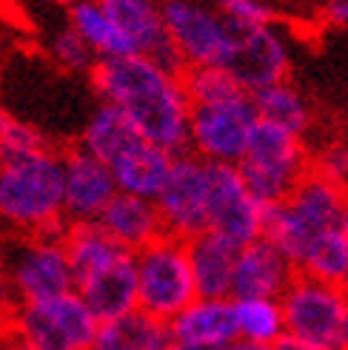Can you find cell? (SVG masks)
<instances>
[{
    "mask_svg": "<svg viewBox=\"0 0 348 350\" xmlns=\"http://www.w3.org/2000/svg\"><path fill=\"white\" fill-rule=\"evenodd\" d=\"M308 168L325 180L348 188V143H332L320 148L314 160L308 163Z\"/></svg>",
    "mask_w": 348,
    "mask_h": 350,
    "instance_id": "33",
    "label": "cell"
},
{
    "mask_svg": "<svg viewBox=\"0 0 348 350\" xmlns=\"http://www.w3.org/2000/svg\"><path fill=\"white\" fill-rule=\"evenodd\" d=\"M237 336L260 345H271L286 334L280 299H232Z\"/></svg>",
    "mask_w": 348,
    "mask_h": 350,
    "instance_id": "28",
    "label": "cell"
},
{
    "mask_svg": "<svg viewBox=\"0 0 348 350\" xmlns=\"http://www.w3.org/2000/svg\"><path fill=\"white\" fill-rule=\"evenodd\" d=\"M169 327H171L174 342L223 347L232 339H237L234 302L232 299H203V296H197L177 317L169 319Z\"/></svg>",
    "mask_w": 348,
    "mask_h": 350,
    "instance_id": "20",
    "label": "cell"
},
{
    "mask_svg": "<svg viewBox=\"0 0 348 350\" xmlns=\"http://www.w3.org/2000/svg\"><path fill=\"white\" fill-rule=\"evenodd\" d=\"M297 273L320 279V282L328 285L348 288V242L340 231V225L311 239L297 265Z\"/></svg>",
    "mask_w": 348,
    "mask_h": 350,
    "instance_id": "26",
    "label": "cell"
},
{
    "mask_svg": "<svg viewBox=\"0 0 348 350\" xmlns=\"http://www.w3.org/2000/svg\"><path fill=\"white\" fill-rule=\"evenodd\" d=\"M328 14H332L334 23L348 29V0H332V3H328Z\"/></svg>",
    "mask_w": 348,
    "mask_h": 350,
    "instance_id": "36",
    "label": "cell"
},
{
    "mask_svg": "<svg viewBox=\"0 0 348 350\" xmlns=\"http://www.w3.org/2000/svg\"><path fill=\"white\" fill-rule=\"evenodd\" d=\"M3 350H29V347H26V345H23L21 339H17V342H12V345H6Z\"/></svg>",
    "mask_w": 348,
    "mask_h": 350,
    "instance_id": "42",
    "label": "cell"
},
{
    "mask_svg": "<svg viewBox=\"0 0 348 350\" xmlns=\"http://www.w3.org/2000/svg\"><path fill=\"white\" fill-rule=\"evenodd\" d=\"M77 296L95 313L97 322H109L114 317L137 308V273H134V254H123L106 268L95 271L92 276L80 279L75 285Z\"/></svg>",
    "mask_w": 348,
    "mask_h": 350,
    "instance_id": "16",
    "label": "cell"
},
{
    "mask_svg": "<svg viewBox=\"0 0 348 350\" xmlns=\"http://www.w3.org/2000/svg\"><path fill=\"white\" fill-rule=\"evenodd\" d=\"M51 3H69V0H51Z\"/></svg>",
    "mask_w": 348,
    "mask_h": 350,
    "instance_id": "44",
    "label": "cell"
},
{
    "mask_svg": "<svg viewBox=\"0 0 348 350\" xmlns=\"http://www.w3.org/2000/svg\"><path fill=\"white\" fill-rule=\"evenodd\" d=\"M137 273V308L158 319H174L177 313L197 299L195 276L188 265L186 239L158 237L134 254Z\"/></svg>",
    "mask_w": 348,
    "mask_h": 350,
    "instance_id": "5",
    "label": "cell"
},
{
    "mask_svg": "<svg viewBox=\"0 0 348 350\" xmlns=\"http://www.w3.org/2000/svg\"><path fill=\"white\" fill-rule=\"evenodd\" d=\"M69 26L89 43V49L95 51L97 60L137 55L129 34L112 21L109 12L103 9L97 0H75L72 9H69Z\"/></svg>",
    "mask_w": 348,
    "mask_h": 350,
    "instance_id": "22",
    "label": "cell"
},
{
    "mask_svg": "<svg viewBox=\"0 0 348 350\" xmlns=\"http://www.w3.org/2000/svg\"><path fill=\"white\" fill-rule=\"evenodd\" d=\"M294 276H297V268L266 237H257L240 245L232 299H280Z\"/></svg>",
    "mask_w": 348,
    "mask_h": 350,
    "instance_id": "15",
    "label": "cell"
},
{
    "mask_svg": "<svg viewBox=\"0 0 348 350\" xmlns=\"http://www.w3.org/2000/svg\"><path fill=\"white\" fill-rule=\"evenodd\" d=\"M14 120H17V117H12V111L3 106V103H0V137H3V134L9 131V126H12Z\"/></svg>",
    "mask_w": 348,
    "mask_h": 350,
    "instance_id": "39",
    "label": "cell"
},
{
    "mask_svg": "<svg viewBox=\"0 0 348 350\" xmlns=\"http://www.w3.org/2000/svg\"><path fill=\"white\" fill-rule=\"evenodd\" d=\"M263 208L243 183L237 165L208 163V219L206 231H214L234 245L263 237Z\"/></svg>",
    "mask_w": 348,
    "mask_h": 350,
    "instance_id": "11",
    "label": "cell"
},
{
    "mask_svg": "<svg viewBox=\"0 0 348 350\" xmlns=\"http://www.w3.org/2000/svg\"><path fill=\"white\" fill-rule=\"evenodd\" d=\"M171 342V327L166 319L134 308L123 317L100 322L89 350H169Z\"/></svg>",
    "mask_w": 348,
    "mask_h": 350,
    "instance_id": "21",
    "label": "cell"
},
{
    "mask_svg": "<svg viewBox=\"0 0 348 350\" xmlns=\"http://www.w3.org/2000/svg\"><path fill=\"white\" fill-rule=\"evenodd\" d=\"M288 66H291V49L271 23L234 26V46L225 68L243 85V92L251 94L257 89L286 80Z\"/></svg>",
    "mask_w": 348,
    "mask_h": 350,
    "instance_id": "12",
    "label": "cell"
},
{
    "mask_svg": "<svg viewBox=\"0 0 348 350\" xmlns=\"http://www.w3.org/2000/svg\"><path fill=\"white\" fill-rule=\"evenodd\" d=\"M14 330L29 350H83L49 317L40 302H21L14 310Z\"/></svg>",
    "mask_w": 348,
    "mask_h": 350,
    "instance_id": "27",
    "label": "cell"
},
{
    "mask_svg": "<svg viewBox=\"0 0 348 350\" xmlns=\"http://www.w3.org/2000/svg\"><path fill=\"white\" fill-rule=\"evenodd\" d=\"M51 57H55L66 72H92L97 57L80 34L72 26H63L51 38Z\"/></svg>",
    "mask_w": 348,
    "mask_h": 350,
    "instance_id": "31",
    "label": "cell"
},
{
    "mask_svg": "<svg viewBox=\"0 0 348 350\" xmlns=\"http://www.w3.org/2000/svg\"><path fill=\"white\" fill-rule=\"evenodd\" d=\"M180 80L191 106H212V103H225L249 94L243 92V85L225 66H186Z\"/></svg>",
    "mask_w": 348,
    "mask_h": 350,
    "instance_id": "29",
    "label": "cell"
},
{
    "mask_svg": "<svg viewBox=\"0 0 348 350\" xmlns=\"http://www.w3.org/2000/svg\"><path fill=\"white\" fill-rule=\"evenodd\" d=\"M220 350H271V345H260V342H251V339H232L229 345H223Z\"/></svg>",
    "mask_w": 348,
    "mask_h": 350,
    "instance_id": "37",
    "label": "cell"
},
{
    "mask_svg": "<svg viewBox=\"0 0 348 350\" xmlns=\"http://www.w3.org/2000/svg\"><path fill=\"white\" fill-rule=\"evenodd\" d=\"M6 296H9V288H6V282H0V310H3V302H6Z\"/></svg>",
    "mask_w": 348,
    "mask_h": 350,
    "instance_id": "41",
    "label": "cell"
},
{
    "mask_svg": "<svg viewBox=\"0 0 348 350\" xmlns=\"http://www.w3.org/2000/svg\"><path fill=\"white\" fill-rule=\"evenodd\" d=\"M63 217V160L49 146L0 157V222L38 234Z\"/></svg>",
    "mask_w": 348,
    "mask_h": 350,
    "instance_id": "2",
    "label": "cell"
},
{
    "mask_svg": "<svg viewBox=\"0 0 348 350\" xmlns=\"http://www.w3.org/2000/svg\"><path fill=\"white\" fill-rule=\"evenodd\" d=\"M40 305L46 308L49 317L66 330L69 339H72L77 347L89 350V345H92V339L97 334V325L100 322L95 319V313L86 308V302L77 296V291L60 293V296H55V299H46Z\"/></svg>",
    "mask_w": 348,
    "mask_h": 350,
    "instance_id": "30",
    "label": "cell"
},
{
    "mask_svg": "<svg viewBox=\"0 0 348 350\" xmlns=\"http://www.w3.org/2000/svg\"><path fill=\"white\" fill-rule=\"evenodd\" d=\"M169 350H220V347H212V345H195V342H171Z\"/></svg>",
    "mask_w": 348,
    "mask_h": 350,
    "instance_id": "38",
    "label": "cell"
},
{
    "mask_svg": "<svg viewBox=\"0 0 348 350\" xmlns=\"http://www.w3.org/2000/svg\"><path fill=\"white\" fill-rule=\"evenodd\" d=\"M163 231L177 239H191L206 231L208 219V163L197 154H174L171 171L154 197Z\"/></svg>",
    "mask_w": 348,
    "mask_h": 350,
    "instance_id": "10",
    "label": "cell"
},
{
    "mask_svg": "<svg viewBox=\"0 0 348 350\" xmlns=\"http://www.w3.org/2000/svg\"><path fill=\"white\" fill-rule=\"evenodd\" d=\"M0 276H3V254H0Z\"/></svg>",
    "mask_w": 348,
    "mask_h": 350,
    "instance_id": "43",
    "label": "cell"
},
{
    "mask_svg": "<svg viewBox=\"0 0 348 350\" xmlns=\"http://www.w3.org/2000/svg\"><path fill=\"white\" fill-rule=\"evenodd\" d=\"M97 3L129 34L137 55L151 57L166 72H174V75L186 72L180 51L174 49V43L169 40V31L163 26L160 3H154V0H97Z\"/></svg>",
    "mask_w": 348,
    "mask_h": 350,
    "instance_id": "14",
    "label": "cell"
},
{
    "mask_svg": "<svg viewBox=\"0 0 348 350\" xmlns=\"http://www.w3.org/2000/svg\"><path fill=\"white\" fill-rule=\"evenodd\" d=\"M237 171L260 205L283 202L311 171L303 137L260 120L237 163Z\"/></svg>",
    "mask_w": 348,
    "mask_h": 350,
    "instance_id": "4",
    "label": "cell"
},
{
    "mask_svg": "<svg viewBox=\"0 0 348 350\" xmlns=\"http://www.w3.org/2000/svg\"><path fill=\"white\" fill-rule=\"evenodd\" d=\"M257 122L260 117L249 94L212 106H191L188 148L206 163L237 165Z\"/></svg>",
    "mask_w": 348,
    "mask_h": 350,
    "instance_id": "8",
    "label": "cell"
},
{
    "mask_svg": "<svg viewBox=\"0 0 348 350\" xmlns=\"http://www.w3.org/2000/svg\"><path fill=\"white\" fill-rule=\"evenodd\" d=\"M186 251L197 296H203V299H232V279L240 245L214 231H203L186 239Z\"/></svg>",
    "mask_w": 348,
    "mask_h": 350,
    "instance_id": "17",
    "label": "cell"
},
{
    "mask_svg": "<svg viewBox=\"0 0 348 350\" xmlns=\"http://www.w3.org/2000/svg\"><path fill=\"white\" fill-rule=\"evenodd\" d=\"M63 248H66L69 268H72V276H75V285L80 279L92 276L95 271L106 268L117 256L129 254L126 248H120L97 222H69L66 237H63Z\"/></svg>",
    "mask_w": 348,
    "mask_h": 350,
    "instance_id": "23",
    "label": "cell"
},
{
    "mask_svg": "<svg viewBox=\"0 0 348 350\" xmlns=\"http://www.w3.org/2000/svg\"><path fill=\"white\" fill-rule=\"evenodd\" d=\"M38 148H46V137L23 120H14L9 131L0 137V157L26 154V151H38Z\"/></svg>",
    "mask_w": 348,
    "mask_h": 350,
    "instance_id": "34",
    "label": "cell"
},
{
    "mask_svg": "<svg viewBox=\"0 0 348 350\" xmlns=\"http://www.w3.org/2000/svg\"><path fill=\"white\" fill-rule=\"evenodd\" d=\"M286 334L323 350H348V288L297 273L280 296Z\"/></svg>",
    "mask_w": 348,
    "mask_h": 350,
    "instance_id": "6",
    "label": "cell"
},
{
    "mask_svg": "<svg viewBox=\"0 0 348 350\" xmlns=\"http://www.w3.org/2000/svg\"><path fill=\"white\" fill-rule=\"evenodd\" d=\"M171 163H174L171 151H166V148L154 146V143H149V139L140 137L123 154H117L109 163V168H112L117 191L154 200L160 194L166 177H169Z\"/></svg>",
    "mask_w": 348,
    "mask_h": 350,
    "instance_id": "19",
    "label": "cell"
},
{
    "mask_svg": "<svg viewBox=\"0 0 348 350\" xmlns=\"http://www.w3.org/2000/svg\"><path fill=\"white\" fill-rule=\"evenodd\" d=\"M271 350H323V347L311 345L306 339H297V336H291V334H283L277 342H271Z\"/></svg>",
    "mask_w": 348,
    "mask_h": 350,
    "instance_id": "35",
    "label": "cell"
},
{
    "mask_svg": "<svg viewBox=\"0 0 348 350\" xmlns=\"http://www.w3.org/2000/svg\"><path fill=\"white\" fill-rule=\"evenodd\" d=\"M254 103L257 117L269 122V126H277L288 134L303 137L311 126V106L306 103V97L294 89L291 83L280 80L274 85H266V89H257L249 94Z\"/></svg>",
    "mask_w": 348,
    "mask_h": 350,
    "instance_id": "25",
    "label": "cell"
},
{
    "mask_svg": "<svg viewBox=\"0 0 348 350\" xmlns=\"http://www.w3.org/2000/svg\"><path fill=\"white\" fill-rule=\"evenodd\" d=\"M3 271L9 293L21 302H46L75 291V276L60 239L32 234L26 242L12 248L9 259H3Z\"/></svg>",
    "mask_w": 348,
    "mask_h": 350,
    "instance_id": "9",
    "label": "cell"
},
{
    "mask_svg": "<svg viewBox=\"0 0 348 350\" xmlns=\"http://www.w3.org/2000/svg\"><path fill=\"white\" fill-rule=\"evenodd\" d=\"M63 160V217L69 222H95L117 194L112 168L80 146Z\"/></svg>",
    "mask_w": 348,
    "mask_h": 350,
    "instance_id": "13",
    "label": "cell"
},
{
    "mask_svg": "<svg viewBox=\"0 0 348 350\" xmlns=\"http://www.w3.org/2000/svg\"><path fill=\"white\" fill-rule=\"evenodd\" d=\"M340 231H343V237H345V242H348V200H345V208H343V217H340Z\"/></svg>",
    "mask_w": 348,
    "mask_h": 350,
    "instance_id": "40",
    "label": "cell"
},
{
    "mask_svg": "<svg viewBox=\"0 0 348 350\" xmlns=\"http://www.w3.org/2000/svg\"><path fill=\"white\" fill-rule=\"evenodd\" d=\"M92 83L100 100L123 111L143 139L171 154L188 151L191 100L180 75L146 55H123L97 60Z\"/></svg>",
    "mask_w": 348,
    "mask_h": 350,
    "instance_id": "1",
    "label": "cell"
},
{
    "mask_svg": "<svg viewBox=\"0 0 348 350\" xmlns=\"http://www.w3.org/2000/svg\"><path fill=\"white\" fill-rule=\"evenodd\" d=\"M345 200L348 188L308 171L283 202L263 208V237L297 268L311 239L340 225Z\"/></svg>",
    "mask_w": 348,
    "mask_h": 350,
    "instance_id": "3",
    "label": "cell"
},
{
    "mask_svg": "<svg viewBox=\"0 0 348 350\" xmlns=\"http://www.w3.org/2000/svg\"><path fill=\"white\" fill-rule=\"evenodd\" d=\"M137 139H140V134L132 126V120L112 103H100L92 111V117L86 120L80 148L109 165L117 154H123Z\"/></svg>",
    "mask_w": 348,
    "mask_h": 350,
    "instance_id": "24",
    "label": "cell"
},
{
    "mask_svg": "<svg viewBox=\"0 0 348 350\" xmlns=\"http://www.w3.org/2000/svg\"><path fill=\"white\" fill-rule=\"evenodd\" d=\"M163 26L186 66H225L234 46V26L217 9L197 0H163Z\"/></svg>",
    "mask_w": 348,
    "mask_h": 350,
    "instance_id": "7",
    "label": "cell"
},
{
    "mask_svg": "<svg viewBox=\"0 0 348 350\" xmlns=\"http://www.w3.org/2000/svg\"><path fill=\"white\" fill-rule=\"evenodd\" d=\"M95 222L129 254H137L140 248H146L149 242L166 234L154 200L123 194V191H117L109 200V205L103 208Z\"/></svg>",
    "mask_w": 348,
    "mask_h": 350,
    "instance_id": "18",
    "label": "cell"
},
{
    "mask_svg": "<svg viewBox=\"0 0 348 350\" xmlns=\"http://www.w3.org/2000/svg\"><path fill=\"white\" fill-rule=\"evenodd\" d=\"M214 9L234 26H260L271 23L269 0H212Z\"/></svg>",
    "mask_w": 348,
    "mask_h": 350,
    "instance_id": "32",
    "label": "cell"
}]
</instances>
